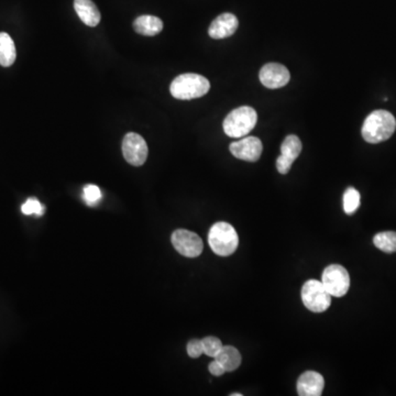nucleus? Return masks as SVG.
Here are the masks:
<instances>
[{
	"instance_id": "nucleus-3",
	"label": "nucleus",
	"mask_w": 396,
	"mask_h": 396,
	"mask_svg": "<svg viewBox=\"0 0 396 396\" xmlns=\"http://www.w3.org/2000/svg\"><path fill=\"white\" fill-rule=\"evenodd\" d=\"M208 244L217 256H231L238 249V233L230 223H216L208 233Z\"/></svg>"
},
{
	"instance_id": "nucleus-26",
	"label": "nucleus",
	"mask_w": 396,
	"mask_h": 396,
	"mask_svg": "<svg viewBox=\"0 0 396 396\" xmlns=\"http://www.w3.org/2000/svg\"><path fill=\"white\" fill-rule=\"evenodd\" d=\"M241 395H242V394H240V393H233V394H231V396H241Z\"/></svg>"
},
{
	"instance_id": "nucleus-18",
	"label": "nucleus",
	"mask_w": 396,
	"mask_h": 396,
	"mask_svg": "<svg viewBox=\"0 0 396 396\" xmlns=\"http://www.w3.org/2000/svg\"><path fill=\"white\" fill-rule=\"evenodd\" d=\"M373 244L381 251L386 254L396 252V233L394 231H384L376 233L373 238Z\"/></svg>"
},
{
	"instance_id": "nucleus-11",
	"label": "nucleus",
	"mask_w": 396,
	"mask_h": 396,
	"mask_svg": "<svg viewBox=\"0 0 396 396\" xmlns=\"http://www.w3.org/2000/svg\"><path fill=\"white\" fill-rule=\"evenodd\" d=\"M239 21L235 15L229 13H223L212 21L208 34L212 39H225L233 36L237 31Z\"/></svg>"
},
{
	"instance_id": "nucleus-8",
	"label": "nucleus",
	"mask_w": 396,
	"mask_h": 396,
	"mask_svg": "<svg viewBox=\"0 0 396 396\" xmlns=\"http://www.w3.org/2000/svg\"><path fill=\"white\" fill-rule=\"evenodd\" d=\"M122 153L128 163L133 166H141L148 158V145L140 135L129 132L122 141Z\"/></svg>"
},
{
	"instance_id": "nucleus-20",
	"label": "nucleus",
	"mask_w": 396,
	"mask_h": 396,
	"mask_svg": "<svg viewBox=\"0 0 396 396\" xmlns=\"http://www.w3.org/2000/svg\"><path fill=\"white\" fill-rule=\"evenodd\" d=\"M202 344L205 355L212 358L217 357L220 350L223 349V342H220V339L212 336L204 338L202 340Z\"/></svg>"
},
{
	"instance_id": "nucleus-13",
	"label": "nucleus",
	"mask_w": 396,
	"mask_h": 396,
	"mask_svg": "<svg viewBox=\"0 0 396 396\" xmlns=\"http://www.w3.org/2000/svg\"><path fill=\"white\" fill-rule=\"evenodd\" d=\"M74 9L86 26L96 27L101 22V13L91 0H74Z\"/></svg>"
},
{
	"instance_id": "nucleus-12",
	"label": "nucleus",
	"mask_w": 396,
	"mask_h": 396,
	"mask_svg": "<svg viewBox=\"0 0 396 396\" xmlns=\"http://www.w3.org/2000/svg\"><path fill=\"white\" fill-rule=\"evenodd\" d=\"M325 380L321 373L306 371L298 380V393L300 396H321L324 391Z\"/></svg>"
},
{
	"instance_id": "nucleus-14",
	"label": "nucleus",
	"mask_w": 396,
	"mask_h": 396,
	"mask_svg": "<svg viewBox=\"0 0 396 396\" xmlns=\"http://www.w3.org/2000/svg\"><path fill=\"white\" fill-rule=\"evenodd\" d=\"M133 29L137 34L145 36H154L163 30V22L158 17L140 16L133 22Z\"/></svg>"
},
{
	"instance_id": "nucleus-24",
	"label": "nucleus",
	"mask_w": 396,
	"mask_h": 396,
	"mask_svg": "<svg viewBox=\"0 0 396 396\" xmlns=\"http://www.w3.org/2000/svg\"><path fill=\"white\" fill-rule=\"evenodd\" d=\"M293 163L294 162H292V161L284 158L283 156H280L277 160V171L281 174H288L290 172L291 168H292Z\"/></svg>"
},
{
	"instance_id": "nucleus-10",
	"label": "nucleus",
	"mask_w": 396,
	"mask_h": 396,
	"mask_svg": "<svg viewBox=\"0 0 396 396\" xmlns=\"http://www.w3.org/2000/svg\"><path fill=\"white\" fill-rule=\"evenodd\" d=\"M231 154L239 160L247 162H256L262 154L261 140L256 137H247L237 142H233L229 147Z\"/></svg>"
},
{
	"instance_id": "nucleus-4",
	"label": "nucleus",
	"mask_w": 396,
	"mask_h": 396,
	"mask_svg": "<svg viewBox=\"0 0 396 396\" xmlns=\"http://www.w3.org/2000/svg\"><path fill=\"white\" fill-rule=\"evenodd\" d=\"M258 115L251 107L242 106L233 109L223 120V131L230 138H242L256 127Z\"/></svg>"
},
{
	"instance_id": "nucleus-23",
	"label": "nucleus",
	"mask_w": 396,
	"mask_h": 396,
	"mask_svg": "<svg viewBox=\"0 0 396 396\" xmlns=\"http://www.w3.org/2000/svg\"><path fill=\"white\" fill-rule=\"evenodd\" d=\"M187 353H189V357L193 358V359H196V358H200V355L204 353V350H203L202 340L193 339L187 344Z\"/></svg>"
},
{
	"instance_id": "nucleus-16",
	"label": "nucleus",
	"mask_w": 396,
	"mask_h": 396,
	"mask_svg": "<svg viewBox=\"0 0 396 396\" xmlns=\"http://www.w3.org/2000/svg\"><path fill=\"white\" fill-rule=\"evenodd\" d=\"M17 52L15 42L6 32H0V65L9 68L16 61Z\"/></svg>"
},
{
	"instance_id": "nucleus-5",
	"label": "nucleus",
	"mask_w": 396,
	"mask_h": 396,
	"mask_svg": "<svg viewBox=\"0 0 396 396\" xmlns=\"http://www.w3.org/2000/svg\"><path fill=\"white\" fill-rule=\"evenodd\" d=\"M302 300L305 307L313 313H323L332 304V295L321 281L309 280L302 288Z\"/></svg>"
},
{
	"instance_id": "nucleus-19",
	"label": "nucleus",
	"mask_w": 396,
	"mask_h": 396,
	"mask_svg": "<svg viewBox=\"0 0 396 396\" xmlns=\"http://www.w3.org/2000/svg\"><path fill=\"white\" fill-rule=\"evenodd\" d=\"M361 196L360 193L353 187H349L344 194V210L347 215H352L357 212L360 206Z\"/></svg>"
},
{
	"instance_id": "nucleus-6",
	"label": "nucleus",
	"mask_w": 396,
	"mask_h": 396,
	"mask_svg": "<svg viewBox=\"0 0 396 396\" xmlns=\"http://www.w3.org/2000/svg\"><path fill=\"white\" fill-rule=\"evenodd\" d=\"M321 283L329 294L335 298H342L350 288V277L347 270L339 264L329 265L323 272Z\"/></svg>"
},
{
	"instance_id": "nucleus-7",
	"label": "nucleus",
	"mask_w": 396,
	"mask_h": 396,
	"mask_svg": "<svg viewBox=\"0 0 396 396\" xmlns=\"http://www.w3.org/2000/svg\"><path fill=\"white\" fill-rule=\"evenodd\" d=\"M171 240L176 251L186 258H197L202 254L204 249L200 237L186 229H177L174 231Z\"/></svg>"
},
{
	"instance_id": "nucleus-15",
	"label": "nucleus",
	"mask_w": 396,
	"mask_h": 396,
	"mask_svg": "<svg viewBox=\"0 0 396 396\" xmlns=\"http://www.w3.org/2000/svg\"><path fill=\"white\" fill-rule=\"evenodd\" d=\"M214 359L221 363L226 372L237 370L241 365L240 352L233 346H223L217 357L214 358Z\"/></svg>"
},
{
	"instance_id": "nucleus-25",
	"label": "nucleus",
	"mask_w": 396,
	"mask_h": 396,
	"mask_svg": "<svg viewBox=\"0 0 396 396\" xmlns=\"http://www.w3.org/2000/svg\"><path fill=\"white\" fill-rule=\"evenodd\" d=\"M208 370H210V372L212 373V376H221L226 373L225 368H223L221 363H220L219 361L216 360V359H214V361H212V362L210 363Z\"/></svg>"
},
{
	"instance_id": "nucleus-1",
	"label": "nucleus",
	"mask_w": 396,
	"mask_h": 396,
	"mask_svg": "<svg viewBox=\"0 0 396 396\" xmlns=\"http://www.w3.org/2000/svg\"><path fill=\"white\" fill-rule=\"evenodd\" d=\"M395 129L396 120L391 112L376 110L363 122L362 137L367 142L376 145L390 139Z\"/></svg>"
},
{
	"instance_id": "nucleus-9",
	"label": "nucleus",
	"mask_w": 396,
	"mask_h": 396,
	"mask_svg": "<svg viewBox=\"0 0 396 396\" xmlns=\"http://www.w3.org/2000/svg\"><path fill=\"white\" fill-rule=\"evenodd\" d=\"M260 82L270 89L283 87L290 82L291 74L284 65L279 63H267L260 71Z\"/></svg>"
},
{
	"instance_id": "nucleus-17",
	"label": "nucleus",
	"mask_w": 396,
	"mask_h": 396,
	"mask_svg": "<svg viewBox=\"0 0 396 396\" xmlns=\"http://www.w3.org/2000/svg\"><path fill=\"white\" fill-rule=\"evenodd\" d=\"M300 152H302V142L300 138L294 135L285 138V140L281 145V156L294 162L300 156Z\"/></svg>"
},
{
	"instance_id": "nucleus-22",
	"label": "nucleus",
	"mask_w": 396,
	"mask_h": 396,
	"mask_svg": "<svg viewBox=\"0 0 396 396\" xmlns=\"http://www.w3.org/2000/svg\"><path fill=\"white\" fill-rule=\"evenodd\" d=\"M84 200L89 206H95L101 200V192L96 185H87L84 189Z\"/></svg>"
},
{
	"instance_id": "nucleus-2",
	"label": "nucleus",
	"mask_w": 396,
	"mask_h": 396,
	"mask_svg": "<svg viewBox=\"0 0 396 396\" xmlns=\"http://www.w3.org/2000/svg\"><path fill=\"white\" fill-rule=\"evenodd\" d=\"M210 88V84L207 78L194 73H186L177 76L172 82L170 91L174 98L189 101L204 96L208 93Z\"/></svg>"
},
{
	"instance_id": "nucleus-21",
	"label": "nucleus",
	"mask_w": 396,
	"mask_h": 396,
	"mask_svg": "<svg viewBox=\"0 0 396 396\" xmlns=\"http://www.w3.org/2000/svg\"><path fill=\"white\" fill-rule=\"evenodd\" d=\"M21 212H24V215H36L42 216L44 214V206L36 200V198H29L21 207Z\"/></svg>"
}]
</instances>
